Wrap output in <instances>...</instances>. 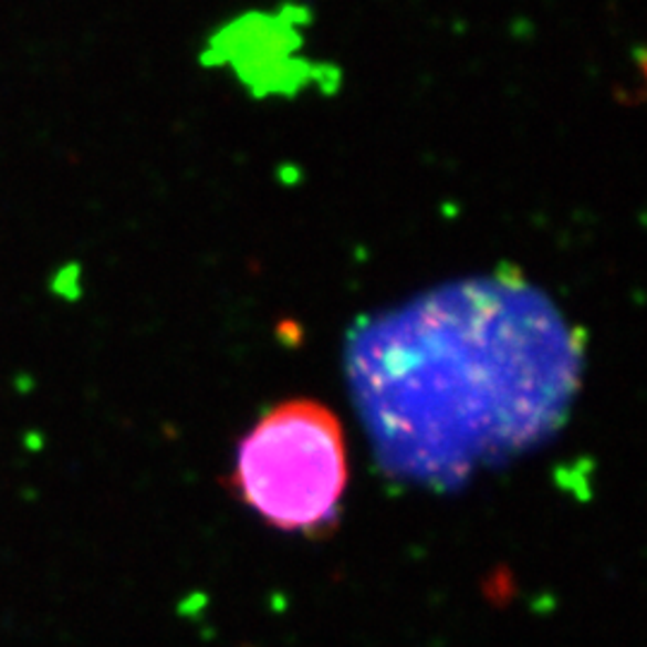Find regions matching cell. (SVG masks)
<instances>
[{"mask_svg": "<svg viewBox=\"0 0 647 647\" xmlns=\"http://www.w3.org/2000/svg\"><path fill=\"white\" fill-rule=\"evenodd\" d=\"M348 453L336 415L314 400L269 410L240 441L230 489L283 532L320 538L336 525Z\"/></svg>", "mask_w": 647, "mask_h": 647, "instance_id": "2", "label": "cell"}, {"mask_svg": "<svg viewBox=\"0 0 647 647\" xmlns=\"http://www.w3.org/2000/svg\"><path fill=\"white\" fill-rule=\"evenodd\" d=\"M578 348L523 285L435 293L355 341L351 374L388 466L453 480L550 431L575 382Z\"/></svg>", "mask_w": 647, "mask_h": 647, "instance_id": "1", "label": "cell"}]
</instances>
